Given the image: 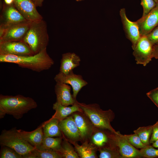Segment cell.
<instances>
[{"label":"cell","instance_id":"cell-40","mask_svg":"<svg viewBox=\"0 0 158 158\" xmlns=\"http://www.w3.org/2000/svg\"><path fill=\"white\" fill-rule=\"evenodd\" d=\"M4 1L7 4L10 5L13 3L14 0H4Z\"/></svg>","mask_w":158,"mask_h":158},{"label":"cell","instance_id":"cell-21","mask_svg":"<svg viewBox=\"0 0 158 158\" xmlns=\"http://www.w3.org/2000/svg\"><path fill=\"white\" fill-rule=\"evenodd\" d=\"M78 101L71 107L64 106L56 101L53 104V109L55 112L52 117L60 121L76 112H83L78 104Z\"/></svg>","mask_w":158,"mask_h":158},{"label":"cell","instance_id":"cell-23","mask_svg":"<svg viewBox=\"0 0 158 158\" xmlns=\"http://www.w3.org/2000/svg\"><path fill=\"white\" fill-rule=\"evenodd\" d=\"M71 142L75 147V150L79 157L81 158H97L96 154V148L92 143L85 142L81 145L75 143L74 141Z\"/></svg>","mask_w":158,"mask_h":158},{"label":"cell","instance_id":"cell-3","mask_svg":"<svg viewBox=\"0 0 158 158\" xmlns=\"http://www.w3.org/2000/svg\"><path fill=\"white\" fill-rule=\"evenodd\" d=\"M47 27L43 19L32 21L23 39L34 55L47 49L49 41Z\"/></svg>","mask_w":158,"mask_h":158},{"label":"cell","instance_id":"cell-34","mask_svg":"<svg viewBox=\"0 0 158 158\" xmlns=\"http://www.w3.org/2000/svg\"><path fill=\"white\" fill-rule=\"evenodd\" d=\"M146 95L158 108V87L147 92Z\"/></svg>","mask_w":158,"mask_h":158},{"label":"cell","instance_id":"cell-18","mask_svg":"<svg viewBox=\"0 0 158 158\" xmlns=\"http://www.w3.org/2000/svg\"><path fill=\"white\" fill-rule=\"evenodd\" d=\"M59 126L62 132L71 140L81 139L80 133L73 116L60 121Z\"/></svg>","mask_w":158,"mask_h":158},{"label":"cell","instance_id":"cell-17","mask_svg":"<svg viewBox=\"0 0 158 158\" xmlns=\"http://www.w3.org/2000/svg\"><path fill=\"white\" fill-rule=\"evenodd\" d=\"M105 129H100L92 133L91 138L92 144L99 148L109 147H117L114 138V133L109 135Z\"/></svg>","mask_w":158,"mask_h":158},{"label":"cell","instance_id":"cell-33","mask_svg":"<svg viewBox=\"0 0 158 158\" xmlns=\"http://www.w3.org/2000/svg\"><path fill=\"white\" fill-rule=\"evenodd\" d=\"M146 36L154 45L158 44V25Z\"/></svg>","mask_w":158,"mask_h":158},{"label":"cell","instance_id":"cell-37","mask_svg":"<svg viewBox=\"0 0 158 158\" xmlns=\"http://www.w3.org/2000/svg\"><path fill=\"white\" fill-rule=\"evenodd\" d=\"M22 156L23 158H37L35 154L33 151Z\"/></svg>","mask_w":158,"mask_h":158},{"label":"cell","instance_id":"cell-28","mask_svg":"<svg viewBox=\"0 0 158 158\" xmlns=\"http://www.w3.org/2000/svg\"><path fill=\"white\" fill-rule=\"evenodd\" d=\"M100 158H123L118 147H105L99 148Z\"/></svg>","mask_w":158,"mask_h":158},{"label":"cell","instance_id":"cell-29","mask_svg":"<svg viewBox=\"0 0 158 158\" xmlns=\"http://www.w3.org/2000/svg\"><path fill=\"white\" fill-rule=\"evenodd\" d=\"M0 158H23V156L13 149L7 146H1Z\"/></svg>","mask_w":158,"mask_h":158},{"label":"cell","instance_id":"cell-13","mask_svg":"<svg viewBox=\"0 0 158 158\" xmlns=\"http://www.w3.org/2000/svg\"><path fill=\"white\" fill-rule=\"evenodd\" d=\"M116 146L123 158L141 157L140 150H138L129 142L124 135L119 131L114 133Z\"/></svg>","mask_w":158,"mask_h":158},{"label":"cell","instance_id":"cell-8","mask_svg":"<svg viewBox=\"0 0 158 158\" xmlns=\"http://www.w3.org/2000/svg\"><path fill=\"white\" fill-rule=\"evenodd\" d=\"M54 80L56 82H60L70 85L72 87L73 96L76 100L77 95L81 89L88 83L80 75L75 74L73 71L65 74L59 72L56 75Z\"/></svg>","mask_w":158,"mask_h":158},{"label":"cell","instance_id":"cell-1","mask_svg":"<svg viewBox=\"0 0 158 158\" xmlns=\"http://www.w3.org/2000/svg\"><path fill=\"white\" fill-rule=\"evenodd\" d=\"M32 98L18 95L15 96L0 95V118L6 114L12 116L18 119L30 110L37 107Z\"/></svg>","mask_w":158,"mask_h":158},{"label":"cell","instance_id":"cell-4","mask_svg":"<svg viewBox=\"0 0 158 158\" xmlns=\"http://www.w3.org/2000/svg\"><path fill=\"white\" fill-rule=\"evenodd\" d=\"M78 104L95 127L109 130L113 133H116L111 124L115 118L114 113L112 110H103L97 104H87L78 102Z\"/></svg>","mask_w":158,"mask_h":158},{"label":"cell","instance_id":"cell-42","mask_svg":"<svg viewBox=\"0 0 158 158\" xmlns=\"http://www.w3.org/2000/svg\"><path fill=\"white\" fill-rule=\"evenodd\" d=\"M76 1H81L83 0H75Z\"/></svg>","mask_w":158,"mask_h":158},{"label":"cell","instance_id":"cell-5","mask_svg":"<svg viewBox=\"0 0 158 158\" xmlns=\"http://www.w3.org/2000/svg\"><path fill=\"white\" fill-rule=\"evenodd\" d=\"M1 146L8 147L23 155L33 151L35 147L22 138L15 128L3 130L0 135Z\"/></svg>","mask_w":158,"mask_h":158},{"label":"cell","instance_id":"cell-24","mask_svg":"<svg viewBox=\"0 0 158 158\" xmlns=\"http://www.w3.org/2000/svg\"><path fill=\"white\" fill-rule=\"evenodd\" d=\"M62 140L60 137L53 138L47 137L44 135L41 145L42 148L52 150L58 152L60 150Z\"/></svg>","mask_w":158,"mask_h":158},{"label":"cell","instance_id":"cell-10","mask_svg":"<svg viewBox=\"0 0 158 158\" xmlns=\"http://www.w3.org/2000/svg\"><path fill=\"white\" fill-rule=\"evenodd\" d=\"M0 24L8 27L27 20L14 6L13 3L10 5L4 1L0 15Z\"/></svg>","mask_w":158,"mask_h":158},{"label":"cell","instance_id":"cell-19","mask_svg":"<svg viewBox=\"0 0 158 158\" xmlns=\"http://www.w3.org/2000/svg\"><path fill=\"white\" fill-rule=\"evenodd\" d=\"M80 61L79 56L75 53L63 54L60 61L59 72L65 74L68 73L80 65Z\"/></svg>","mask_w":158,"mask_h":158},{"label":"cell","instance_id":"cell-16","mask_svg":"<svg viewBox=\"0 0 158 158\" xmlns=\"http://www.w3.org/2000/svg\"><path fill=\"white\" fill-rule=\"evenodd\" d=\"M76 112L73 113V116L80 133L81 139L84 140L91 135L95 126L88 117L82 113L83 112Z\"/></svg>","mask_w":158,"mask_h":158},{"label":"cell","instance_id":"cell-11","mask_svg":"<svg viewBox=\"0 0 158 158\" xmlns=\"http://www.w3.org/2000/svg\"><path fill=\"white\" fill-rule=\"evenodd\" d=\"M13 4L27 20L33 21L43 19L32 0H14Z\"/></svg>","mask_w":158,"mask_h":158},{"label":"cell","instance_id":"cell-22","mask_svg":"<svg viewBox=\"0 0 158 158\" xmlns=\"http://www.w3.org/2000/svg\"><path fill=\"white\" fill-rule=\"evenodd\" d=\"M60 121L52 117L42 125L44 135L48 137H60L62 131L59 126Z\"/></svg>","mask_w":158,"mask_h":158},{"label":"cell","instance_id":"cell-32","mask_svg":"<svg viewBox=\"0 0 158 158\" xmlns=\"http://www.w3.org/2000/svg\"><path fill=\"white\" fill-rule=\"evenodd\" d=\"M141 4L143 8L142 17H143L155 7L156 3L154 0H141Z\"/></svg>","mask_w":158,"mask_h":158},{"label":"cell","instance_id":"cell-7","mask_svg":"<svg viewBox=\"0 0 158 158\" xmlns=\"http://www.w3.org/2000/svg\"><path fill=\"white\" fill-rule=\"evenodd\" d=\"M32 22L26 20L8 27L4 26L6 30L3 36L0 38V43L11 41H23Z\"/></svg>","mask_w":158,"mask_h":158},{"label":"cell","instance_id":"cell-26","mask_svg":"<svg viewBox=\"0 0 158 158\" xmlns=\"http://www.w3.org/2000/svg\"><path fill=\"white\" fill-rule=\"evenodd\" d=\"M152 125L140 127L133 131L145 145H150V141L152 132Z\"/></svg>","mask_w":158,"mask_h":158},{"label":"cell","instance_id":"cell-35","mask_svg":"<svg viewBox=\"0 0 158 158\" xmlns=\"http://www.w3.org/2000/svg\"><path fill=\"white\" fill-rule=\"evenodd\" d=\"M158 140V121L152 125V129L150 143L152 144Z\"/></svg>","mask_w":158,"mask_h":158},{"label":"cell","instance_id":"cell-30","mask_svg":"<svg viewBox=\"0 0 158 158\" xmlns=\"http://www.w3.org/2000/svg\"><path fill=\"white\" fill-rule=\"evenodd\" d=\"M142 157L147 158H158V149L155 148L152 145H147L140 149Z\"/></svg>","mask_w":158,"mask_h":158},{"label":"cell","instance_id":"cell-38","mask_svg":"<svg viewBox=\"0 0 158 158\" xmlns=\"http://www.w3.org/2000/svg\"><path fill=\"white\" fill-rule=\"evenodd\" d=\"M34 2L36 6L41 7L42 5L43 2L44 0H32Z\"/></svg>","mask_w":158,"mask_h":158},{"label":"cell","instance_id":"cell-41","mask_svg":"<svg viewBox=\"0 0 158 158\" xmlns=\"http://www.w3.org/2000/svg\"><path fill=\"white\" fill-rule=\"evenodd\" d=\"M155 2L156 3H158V0H154Z\"/></svg>","mask_w":158,"mask_h":158},{"label":"cell","instance_id":"cell-9","mask_svg":"<svg viewBox=\"0 0 158 158\" xmlns=\"http://www.w3.org/2000/svg\"><path fill=\"white\" fill-rule=\"evenodd\" d=\"M0 54L26 56L34 55L28 46L22 41H11L0 43Z\"/></svg>","mask_w":158,"mask_h":158},{"label":"cell","instance_id":"cell-14","mask_svg":"<svg viewBox=\"0 0 158 158\" xmlns=\"http://www.w3.org/2000/svg\"><path fill=\"white\" fill-rule=\"evenodd\" d=\"M141 36H146L158 25V3L146 15L136 21Z\"/></svg>","mask_w":158,"mask_h":158},{"label":"cell","instance_id":"cell-15","mask_svg":"<svg viewBox=\"0 0 158 158\" xmlns=\"http://www.w3.org/2000/svg\"><path fill=\"white\" fill-rule=\"evenodd\" d=\"M71 87L68 84L56 82L54 90L56 95L57 101L64 106L73 105L77 101L73 98L71 93Z\"/></svg>","mask_w":158,"mask_h":158},{"label":"cell","instance_id":"cell-6","mask_svg":"<svg viewBox=\"0 0 158 158\" xmlns=\"http://www.w3.org/2000/svg\"><path fill=\"white\" fill-rule=\"evenodd\" d=\"M154 45L146 36L140 37L133 49V54L137 64L145 66L153 58Z\"/></svg>","mask_w":158,"mask_h":158},{"label":"cell","instance_id":"cell-36","mask_svg":"<svg viewBox=\"0 0 158 158\" xmlns=\"http://www.w3.org/2000/svg\"><path fill=\"white\" fill-rule=\"evenodd\" d=\"M153 57L158 59V44L154 45Z\"/></svg>","mask_w":158,"mask_h":158},{"label":"cell","instance_id":"cell-2","mask_svg":"<svg viewBox=\"0 0 158 158\" xmlns=\"http://www.w3.org/2000/svg\"><path fill=\"white\" fill-rule=\"evenodd\" d=\"M0 62L15 63L21 68L37 72L49 69L54 64V60L47 53V49L30 56L0 54Z\"/></svg>","mask_w":158,"mask_h":158},{"label":"cell","instance_id":"cell-27","mask_svg":"<svg viewBox=\"0 0 158 158\" xmlns=\"http://www.w3.org/2000/svg\"><path fill=\"white\" fill-rule=\"evenodd\" d=\"M59 152L62 157L64 158L80 157L76 151L65 139L62 141L61 148Z\"/></svg>","mask_w":158,"mask_h":158},{"label":"cell","instance_id":"cell-25","mask_svg":"<svg viewBox=\"0 0 158 158\" xmlns=\"http://www.w3.org/2000/svg\"><path fill=\"white\" fill-rule=\"evenodd\" d=\"M37 158H61L60 154L55 151L43 148L40 146L35 147L33 151Z\"/></svg>","mask_w":158,"mask_h":158},{"label":"cell","instance_id":"cell-20","mask_svg":"<svg viewBox=\"0 0 158 158\" xmlns=\"http://www.w3.org/2000/svg\"><path fill=\"white\" fill-rule=\"evenodd\" d=\"M17 131L22 138L34 147L41 145L44 136L42 126L31 132H27L21 130H17Z\"/></svg>","mask_w":158,"mask_h":158},{"label":"cell","instance_id":"cell-39","mask_svg":"<svg viewBox=\"0 0 158 158\" xmlns=\"http://www.w3.org/2000/svg\"><path fill=\"white\" fill-rule=\"evenodd\" d=\"M152 146L155 148L158 149V140L152 143Z\"/></svg>","mask_w":158,"mask_h":158},{"label":"cell","instance_id":"cell-31","mask_svg":"<svg viewBox=\"0 0 158 158\" xmlns=\"http://www.w3.org/2000/svg\"><path fill=\"white\" fill-rule=\"evenodd\" d=\"M134 133L133 134L124 135L131 144L136 148L141 149L146 147L147 145L142 142L136 133Z\"/></svg>","mask_w":158,"mask_h":158},{"label":"cell","instance_id":"cell-12","mask_svg":"<svg viewBox=\"0 0 158 158\" xmlns=\"http://www.w3.org/2000/svg\"><path fill=\"white\" fill-rule=\"evenodd\" d=\"M119 14L124 30L127 37L132 44V47L133 49L141 37L138 25L136 21H131L128 18L124 8L120 9Z\"/></svg>","mask_w":158,"mask_h":158}]
</instances>
